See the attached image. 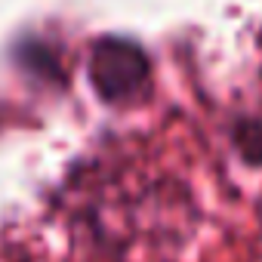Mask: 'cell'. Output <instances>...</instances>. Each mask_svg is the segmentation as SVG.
Masks as SVG:
<instances>
[{"label": "cell", "mask_w": 262, "mask_h": 262, "mask_svg": "<svg viewBox=\"0 0 262 262\" xmlns=\"http://www.w3.org/2000/svg\"><path fill=\"white\" fill-rule=\"evenodd\" d=\"M90 74H93L96 90L105 99H120V96L136 93L145 83L148 59L136 43L108 37L96 47L93 62H90Z\"/></svg>", "instance_id": "cell-1"}]
</instances>
